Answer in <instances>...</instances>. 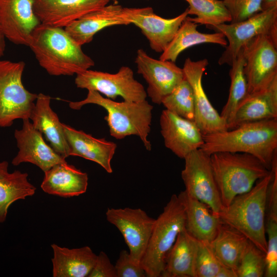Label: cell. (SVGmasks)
<instances>
[{"instance_id":"10","label":"cell","mask_w":277,"mask_h":277,"mask_svg":"<svg viewBox=\"0 0 277 277\" xmlns=\"http://www.w3.org/2000/svg\"><path fill=\"white\" fill-rule=\"evenodd\" d=\"M242 49L249 94L264 87L277 76V39L261 34L248 42Z\"/></svg>"},{"instance_id":"14","label":"cell","mask_w":277,"mask_h":277,"mask_svg":"<svg viewBox=\"0 0 277 277\" xmlns=\"http://www.w3.org/2000/svg\"><path fill=\"white\" fill-rule=\"evenodd\" d=\"M135 63L137 73L148 84L147 94L156 104H161L185 78L183 69L175 62L153 58L142 49L137 50Z\"/></svg>"},{"instance_id":"13","label":"cell","mask_w":277,"mask_h":277,"mask_svg":"<svg viewBox=\"0 0 277 277\" xmlns=\"http://www.w3.org/2000/svg\"><path fill=\"white\" fill-rule=\"evenodd\" d=\"M122 16L129 24L139 28L155 52L162 53L188 16L187 9L176 17L166 18L154 13L151 7H123Z\"/></svg>"},{"instance_id":"7","label":"cell","mask_w":277,"mask_h":277,"mask_svg":"<svg viewBox=\"0 0 277 277\" xmlns=\"http://www.w3.org/2000/svg\"><path fill=\"white\" fill-rule=\"evenodd\" d=\"M25 63L0 60V127H9L17 119H30L37 94L24 87Z\"/></svg>"},{"instance_id":"34","label":"cell","mask_w":277,"mask_h":277,"mask_svg":"<svg viewBox=\"0 0 277 277\" xmlns=\"http://www.w3.org/2000/svg\"><path fill=\"white\" fill-rule=\"evenodd\" d=\"M265 232L267 238V251L265 254L264 276H277V207L266 209Z\"/></svg>"},{"instance_id":"37","label":"cell","mask_w":277,"mask_h":277,"mask_svg":"<svg viewBox=\"0 0 277 277\" xmlns=\"http://www.w3.org/2000/svg\"><path fill=\"white\" fill-rule=\"evenodd\" d=\"M231 18L239 22L261 12L263 0H223Z\"/></svg>"},{"instance_id":"29","label":"cell","mask_w":277,"mask_h":277,"mask_svg":"<svg viewBox=\"0 0 277 277\" xmlns=\"http://www.w3.org/2000/svg\"><path fill=\"white\" fill-rule=\"evenodd\" d=\"M8 162H0V223L7 218L11 205L19 200H24L34 194L36 187L28 179V174L19 170L8 171Z\"/></svg>"},{"instance_id":"11","label":"cell","mask_w":277,"mask_h":277,"mask_svg":"<svg viewBox=\"0 0 277 277\" xmlns=\"http://www.w3.org/2000/svg\"><path fill=\"white\" fill-rule=\"evenodd\" d=\"M184 159L185 167L181 176L185 186V191L206 204L217 215L224 206L209 155L199 149L188 154Z\"/></svg>"},{"instance_id":"19","label":"cell","mask_w":277,"mask_h":277,"mask_svg":"<svg viewBox=\"0 0 277 277\" xmlns=\"http://www.w3.org/2000/svg\"><path fill=\"white\" fill-rule=\"evenodd\" d=\"M110 0H34L33 10L41 24L65 28Z\"/></svg>"},{"instance_id":"8","label":"cell","mask_w":277,"mask_h":277,"mask_svg":"<svg viewBox=\"0 0 277 277\" xmlns=\"http://www.w3.org/2000/svg\"><path fill=\"white\" fill-rule=\"evenodd\" d=\"M208 28L223 33L226 37L227 45L218 63L231 66L240 51L255 37L267 34L277 39V7L263 10L243 21Z\"/></svg>"},{"instance_id":"18","label":"cell","mask_w":277,"mask_h":277,"mask_svg":"<svg viewBox=\"0 0 277 277\" xmlns=\"http://www.w3.org/2000/svg\"><path fill=\"white\" fill-rule=\"evenodd\" d=\"M34 0H0V26L6 38L28 46L40 22L33 10Z\"/></svg>"},{"instance_id":"36","label":"cell","mask_w":277,"mask_h":277,"mask_svg":"<svg viewBox=\"0 0 277 277\" xmlns=\"http://www.w3.org/2000/svg\"><path fill=\"white\" fill-rule=\"evenodd\" d=\"M198 241L195 262V277H216L223 266L217 259L210 243Z\"/></svg>"},{"instance_id":"4","label":"cell","mask_w":277,"mask_h":277,"mask_svg":"<svg viewBox=\"0 0 277 277\" xmlns=\"http://www.w3.org/2000/svg\"><path fill=\"white\" fill-rule=\"evenodd\" d=\"M89 104L98 105L106 110L107 115L104 118L112 137L121 140L129 135H136L147 150H151L148 136L151 130L153 107L146 100L117 102L103 97L96 91L89 90L84 100L70 102L69 106L73 110H80Z\"/></svg>"},{"instance_id":"6","label":"cell","mask_w":277,"mask_h":277,"mask_svg":"<svg viewBox=\"0 0 277 277\" xmlns=\"http://www.w3.org/2000/svg\"><path fill=\"white\" fill-rule=\"evenodd\" d=\"M185 214L178 195L173 194L155 219L141 265L147 277H161L167 253L179 233L185 229Z\"/></svg>"},{"instance_id":"27","label":"cell","mask_w":277,"mask_h":277,"mask_svg":"<svg viewBox=\"0 0 277 277\" xmlns=\"http://www.w3.org/2000/svg\"><path fill=\"white\" fill-rule=\"evenodd\" d=\"M198 241L185 229L167 254L162 277H195Z\"/></svg>"},{"instance_id":"31","label":"cell","mask_w":277,"mask_h":277,"mask_svg":"<svg viewBox=\"0 0 277 277\" xmlns=\"http://www.w3.org/2000/svg\"><path fill=\"white\" fill-rule=\"evenodd\" d=\"M245 59L242 49L233 61L229 75L231 80L227 101L220 114L227 124L228 130L232 128L237 107L248 94V86L244 72Z\"/></svg>"},{"instance_id":"17","label":"cell","mask_w":277,"mask_h":277,"mask_svg":"<svg viewBox=\"0 0 277 277\" xmlns=\"http://www.w3.org/2000/svg\"><path fill=\"white\" fill-rule=\"evenodd\" d=\"M160 124L166 147L180 158L200 149L204 143L203 135L193 121L165 109L161 114Z\"/></svg>"},{"instance_id":"15","label":"cell","mask_w":277,"mask_h":277,"mask_svg":"<svg viewBox=\"0 0 277 277\" xmlns=\"http://www.w3.org/2000/svg\"><path fill=\"white\" fill-rule=\"evenodd\" d=\"M208 64L206 58L194 61L188 57L182 68L184 77L193 90L194 122L203 135L228 130L226 123L210 103L203 86V75Z\"/></svg>"},{"instance_id":"25","label":"cell","mask_w":277,"mask_h":277,"mask_svg":"<svg viewBox=\"0 0 277 277\" xmlns=\"http://www.w3.org/2000/svg\"><path fill=\"white\" fill-rule=\"evenodd\" d=\"M44 173L41 188L48 194L70 197L78 196L87 190V173L67 162L56 164Z\"/></svg>"},{"instance_id":"5","label":"cell","mask_w":277,"mask_h":277,"mask_svg":"<svg viewBox=\"0 0 277 277\" xmlns=\"http://www.w3.org/2000/svg\"><path fill=\"white\" fill-rule=\"evenodd\" d=\"M209 157L224 207L237 195L251 190L270 171L260 160L248 153L218 152Z\"/></svg>"},{"instance_id":"38","label":"cell","mask_w":277,"mask_h":277,"mask_svg":"<svg viewBox=\"0 0 277 277\" xmlns=\"http://www.w3.org/2000/svg\"><path fill=\"white\" fill-rule=\"evenodd\" d=\"M116 277H146V273L140 264L132 262L129 252L122 250L114 265Z\"/></svg>"},{"instance_id":"22","label":"cell","mask_w":277,"mask_h":277,"mask_svg":"<svg viewBox=\"0 0 277 277\" xmlns=\"http://www.w3.org/2000/svg\"><path fill=\"white\" fill-rule=\"evenodd\" d=\"M123 8L117 4L107 5L84 15L64 28L82 46L90 43L94 35L105 28L129 25L122 16Z\"/></svg>"},{"instance_id":"30","label":"cell","mask_w":277,"mask_h":277,"mask_svg":"<svg viewBox=\"0 0 277 277\" xmlns=\"http://www.w3.org/2000/svg\"><path fill=\"white\" fill-rule=\"evenodd\" d=\"M249 241L238 230L221 222L217 233L210 245L220 263L236 272Z\"/></svg>"},{"instance_id":"33","label":"cell","mask_w":277,"mask_h":277,"mask_svg":"<svg viewBox=\"0 0 277 277\" xmlns=\"http://www.w3.org/2000/svg\"><path fill=\"white\" fill-rule=\"evenodd\" d=\"M168 111L183 118L194 121L195 106L192 88L184 79L162 100Z\"/></svg>"},{"instance_id":"42","label":"cell","mask_w":277,"mask_h":277,"mask_svg":"<svg viewBox=\"0 0 277 277\" xmlns=\"http://www.w3.org/2000/svg\"><path fill=\"white\" fill-rule=\"evenodd\" d=\"M110 1H111V0H110Z\"/></svg>"},{"instance_id":"23","label":"cell","mask_w":277,"mask_h":277,"mask_svg":"<svg viewBox=\"0 0 277 277\" xmlns=\"http://www.w3.org/2000/svg\"><path fill=\"white\" fill-rule=\"evenodd\" d=\"M51 97L42 93L37 94L30 120L33 127L44 134L51 147L64 159L69 155L63 123L50 106Z\"/></svg>"},{"instance_id":"32","label":"cell","mask_w":277,"mask_h":277,"mask_svg":"<svg viewBox=\"0 0 277 277\" xmlns=\"http://www.w3.org/2000/svg\"><path fill=\"white\" fill-rule=\"evenodd\" d=\"M189 5L188 15L195 17L187 18L197 24L205 25L207 28L230 23V15L223 0H184Z\"/></svg>"},{"instance_id":"35","label":"cell","mask_w":277,"mask_h":277,"mask_svg":"<svg viewBox=\"0 0 277 277\" xmlns=\"http://www.w3.org/2000/svg\"><path fill=\"white\" fill-rule=\"evenodd\" d=\"M265 266V253L249 241L236 270L237 277L264 276Z\"/></svg>"},{"instance_id":"41","label":"cell","mask_w":277,"mask_h":277,"mask_svg":"<svg viewBox=\"0 0 277 277\" xmlns=\"http://www.w3.org/2000/svg\"><path fill=\"white\" fill-rule=\"evenodd\" d=\"M6 37L0 26V58L4 54L6 48Z\"/></svg>"},{"instance_id":"9","label":"cell","mask_w":277,"mask_h":277,"mask_svg":"<svg viewBox=\"0 0 277 277\" xmlns=\"http://www.w3.org/2000/svg\"><path fill=\"white\" fill-rule=\"evenodd\" d=\"M74 82L78 88L96 91L111 100L121 96L125 101L139 102L147 96L144 86L127 66L121 67L115 73L88 69L76 74Z\"/></svg>"},{"instance_id":"3","label":"cell","mask_w":277,"mask_h":277,"mask_svg":"<svg viewBox=\"0 0 277 277\" xmlns=\"http://www.w3.org/2000/svg\"><path fill=\"white\" fill-rule=\"evenodd\" d=\"M272 175L270 170V173L258 181L251 190L235 196L217 214L222 223L243 234L265 254L267 191Z\"/></svg>"},{"instance_id":"2","label":"cell","mask_w":277,"mask_h":277,"mask_svg":"<svg viewBox=\"0 0 277 277\" xmlns=\"http://www.w3.org/2000/svg\"><path fill=\"white\" fill-rule=\"evenodd\" d=\"M203 139L200 149L208 155L218 152L248 153L270 170L277 154V119L243 123L203 135Z\"/></svg>"},{"instance_id":"16","label":"cell","mask_w":277,"mask_h":277,"mask_svg":"<svg viewBox=\"0 0 277 277\" xmlns=\"http://www.w3.org/2000/svg\"><path fill=\"white\" fill-rule=\"evenodd\" d=\"M23 122L22 128L16 129L14 133L18 151L12 161L13 165L30 163L45 172L56 164L66 162L45 142L43 134L33 127L30 119L23 120Z\"/></svg>"},{"instance_id":"39","label":"cell","mask_w":277,"mask_h":277,"mask_svg":"<svg viewBox=\"0 0 277 277\" xmlns=\"http://www.w3.org/2000/svg\"><path fill=\"white\" fill-rule=\"evenodd\" d=\"M88 277H116L114 265L104 251L97 255L95 264Z\"/></svg>"},{"instance_id":"1","label":"cell","mask_w":277,"mask_h":277,"mask_svg":"<svg viewBox=\"0 0 277 277\" xmlns=\"http://www.w3.org/2000/svg\"><path fill=\"white\" fill-rule=\"evenodd\" d=\"M28 47L50 75H76L94 66L64 28L39 24L32 31Z\"/></svg>"},{"instance_id":"28","label":"cell","mask_w":277,"mask_h":277,"mask_svg":"<svg viewBox=\"0 0 277 277\" xmlns=\"http://www.w3.org/2000/svg\"><path fill=\"white\" fill-rule=\"evenodd\" d=\"M197 24L186 17L159 59L175 62L183 51L196 45L210 43L224 47L227 45V39L223 33H202L197 30Z\"/></svg>"},{"instance_id":"21","label":"cell","mask_w":277,"mask_h":277,"mask_svg":"<svg viewBox=\"0 0 277 277\" xmlns=\"http://www.w3.org/2000/svg\"><path fill=\"white\" fill-rule=\"evenodd\" d=\"M63 127L69 147V155L78 156L93 161L108 173L112 172L111 161L117 147L115 143L104 138H95L64 124Z\"/></svg>"},{"instance_id":"12","label":"cell","mask_w":277,"mask_h":277,"mask_svg":"<svg viewBox=\"0 0 277 277\" xmlns=\"http://www.w3.org/2000/svg\"><path fill=\"white\" fill-rule=\"evenodd\" d=\"M107 220L115 226L129 248L132 262L141 265L148 246L155 219L141 208H108Z\"/></svg>"},{"instance_id":"40","label":"cell","mask_w":277,"mask_h":277,"mask_svg":"<svg viewBox=\"0 0 277 277\" xmlns=\"http://www.w3.org/2000/svg\"><path fill=\"white\" fill-rule=\"evenodd\" d=\"M277 7V0H263L262 10H265Z\"/></svg>"},{"instance_id":"26","label":"cell","mask_w":277,"mask_h":277,"mask_svg":"<svg viewBox=\"0 0 277 277\" xmlns=\"http://www.w3.org/2000/svg\"><path fill=\"white\" fill-rule=\"evenodd\" d=\"M51 246L53 252L51 260L53 277L88 276L97 258L90 247L69 249L55 244Z\"/></svg>"},{"instance_id":"20","label":"cell","mask_w":277,"mask_h":277,"mask_svg":"<svg viewBox=\"0 0 277 277\" xmlns=\"http://www.w3.org/2000/svg\"><path fill=\"white\" fill-rule=\"evenodd\" d=\"M272 119H277V76L240 102L231 129L243 123Z\"/></svg>"},{"instance_id":"24","label":"cell","mask_w":277,"mask_h":277,"mask_svg":"<svg viewBox=\"0 0 277 277\" xmlns=\"http://www.w3.org/2000/svg\"><path fill=\"white\" fill-rule=\"evenodd\" d=\"M178 196L184 208L186 231L199 241L211 242L221 223L217 215L208 205L185 190L181 191Z\"/></svg>"}]
</instances>
